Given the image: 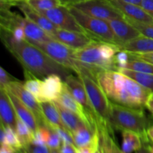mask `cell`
Instances as JSON below:
<instances>
[{
    "mask_svg": "<svg viewBox=\"0 0 153 153\" xmlns=\"http://www.w3.org/2000/svg\"><path fill=\"white\" fill-rule=\"evenodd\" d=\"M53 40H58L69 47L77 50L89 46L97 40H94L88 34L67 31L58 28L55 33L51 36Z\"/></svg>",
    "mask_w": 153,
    "mask_h": 153,
    "instance_id": "cell-11",
    "label": "cell"
},
{
    "mask_svg": "<svg viewBox=\"0 0 153 153\" xmlns=\"http://www.w3.org/2000/svg\"><path fill=\"white\" fill-rule=\"evenodd\" d=\"M40 105L43 111V116L49 128H55L56 127H61V128H66L61 120V115L53 102H40Z\"/></svg>",
    "mask_w": 153,
    "mask_h": 153,
    "instance_id": "cell-23",
    "label": "cell"
},
{
    "mask_svg": "<svg viewBox=\"0 0 153 153\" xmlns=\"http://www.w3.org/2000/svg\"><path fill=\"white\" fill-rule=\"evenodd\" d=\"M147 147H148V149H149V152L153 153V144L147 145Z\"/></svg>",
    "mask_w": 153,
    "mask_h": 153,
    "instance_id": "cell-47",
    "label": "cell"
},
{
    "mask_svg": "<svg viewBox=\"0 0 153 153\" xmlns=\"http://www.w3.org/2000/svg\"><path fill=\"white\" fill-rule=\"evenodd\" d=\"M95 153H102V150H101V149H100V146L98 148V149L96 151Z\"/></svg>",
    "mask_w": 153,
    "mask_h": 153,
    "instance_id": "cell-49",
    "label": "cell"
},
{
    "mask_svg": "<svg viewBox=\"0 0 153 153\" xmlns=\"http://www.w3.org/2000/svg\"><path fill=\"white\" fill-rule=\"evenodd\" d=\"M117 40L120 49L123 45L141 35L140 32L125 18L108 21Z\"/></svg>",
    "mask_w": 153,
    "mask_h": 153,
    "instance_id": "cell-14",
    "label": "cell"
},
{
    "mask_svg": "<svg viewBox=\"0 0 153 153\" xmlns=\"http://www.w3.org/2000/svg\"><path fill=\"white\" fill-rule=\"evenodd\" d=\"M62 79L58 75L52 74L42 80L41 92L43 101L53 102L58 100L64 85Z\"/></svg>",
    "mask_w": 153,
    "mask_h": 153,
    "instance_id": "cell-17",
    "label": "cell"
},
{
    "mask_svg": "<svg viewBox=\"0 0 153 153\" xmlns=\"http://www.w3.org/2000/svg\"><path fill=\"white\" fill-rule=\"evenodd\" d=\"M57 101L59 102L62 105L70 111L76 113L80 117L81 119L85 122V123L93 129H96V120L91 115L88 113L85 108L73 97L70 91L66 86L64 83L62 93Z\"/></svg>",
    "mask_w": 153,
    "mask_h": 153,
    "instance_id": "cell-12",
    "label": "cell"
},
{
    "mask_svg": "<svg viewBox=\"0 0 153 153\" xmlns=\"http://www.w3.org/2000/svg\"><path fill=\"white\" fill-rule=\"evenodd\" d=\"M68 7L79 25L94 40L119 46L116 37L108 21L89 16L73 6H68Z\"/></svg>",
    "mask_w": 153,
    "mask_h": 153,
    "instance_id": "cell-5",
    "label": "cell"
},
{
    "mask_svg": "<svg viewBox=\"0 0 153 153\" xmlns=\"http://www.w3.org/2000/svg\"><path fill=\"white\" fill-rule=\"evenodd\" d=\"M4 131H5V141L6 143L11 146L13 149L16 150L22 149V146L19 140L17 134L14 128L10 126H4Z\"/></svg>",
    "mask_w": 153,
    "mask_h": 153,
    "instance_id": "cell-33",
    "label": "cell"
},
{
    "mask_svg": "<svg viewBox=\"0 0 153 153\" xmlns=\"http://www.w3.org/2000/svg\"><path fill=\"white\" fill-rule=\"evenodd\" d=\"M121 51L132 53H146L153 52V39L140 35L123 45Z\"/></svg>",
    "mask_w": 153,
    "mask_h": 153,
    "instance_id": "cell-22",
    "label": "cell"
},
{
    "mask_svg": "<svg viewBox=\"0 0 153 153\" xmlns=\"http://www.w3.org/2000/svg\"><path fill=\"white\" fill-rule=\"evenodd\" d=\"M30 43L41 49L54 61L76 73L78 63L74 57L75 49L53 39L46 41H32Z\"/></svg>",
    "mask_w": 153,
    "mask_h": 153,
    "instance_id": "cell-7",
    "label": "cell"
},
{
    "mask_svg": "<svg viewBox=\"0 0 153 153\" xmlns=\"http://www.w3.org/2000/svg\"><path fill=\"white\" fill-rule=\"evenodd\" d=\"M118 1H123V2L127 3H131V4H137V5H140V3H141V0H118Z\"/></svg>",
    "mask_w": 153,
    "mask_h": 153,
    "instance_id": "cell-45",
    "label": "cell"
},
{
    "mask_svg": "<svg viewBox=\"0 0 153 153\" xmlns=\"http://www.w3.org/2000/svg\"><path fill=\"white\" fill-rule=\"evenodd\" d=\"M100 135V146L102 153H124L114 140V132L104 127H97Z\"/></svg>",
    "mask_w": 153,
    "mask_h": 153,
    "instance_id": "cell-24",
    "label": "cell"
},
{
    "mask_svg": "<svg viewBox=\"0 0 153 153\" xmlns=\"http://www.w3.org/2000/svg\"><path fill=\"white\" fill-rule=\"evenodd\" d=\"M2 1H19V0H2Z\"/></svg>",
    "mask_w": 153,
    "mask_h": 153,
    "instance_id": "cell-50",
    "label": "cell"
},
{
    "mask_svg": "<svg viewBox=\"0 0 153 153\" xmlns=\"http://www.w3.org/2000/svg\"><path fill=\"white\" fill-rule=\"evenodd\" d=\"M53 22L58 28L67 31H77L87 34L70 12L67 6L61 5L48 10L40 12Z\"/></svg>",
    "mask_w": 153,
    "mask_h": 153,
    "instance_id": "cell-10",
    "label": "cell"
},
{
    "mask_svg": "<svg viewBox=\"0 0 153 153\" xmlns=\"http://www.w3.org/2000/svg\"><path fill=\"white\" fill-rule=\"evenodd\" d=\"M100 41H95L89 46L75 51V59L97 74L101 71H118L116 61L105 58L100 49Z\"/></svg>",
    "mask_w": 153,
    "mask_h": 153,
    "instance_id": "cell-6",
    "label": "cell"
},
{
    "mask_svg": "<svg viewBox=\"0 0 153 153\" xmlns=\"http://www.w3.org/2000/svg\"><path fill=\"white\" fill-rule=\"evenodd\" d=\"M0 115L3 126L16 128L17 115L7 91L3 88H0Z\"/></svg>",
    "mask_w": 153,
    "mask_h": 153,
    "instance_id": "cell-19",
    "label": "cell"
},
{
    "mask_svg": "<svg viewBox=\"0 0 153 153\" xmlns=\"http://www.w3.org/2000/svg\"><path fill=\"white\" fill-rule=\"evenodd\" d=\"M61 145H62V140H61V137L58 135L57 131L52 128L50 137L46 143V146L50 149H60Z\"/></svg>",
    "mask_w": 153,
    "mask_h": 153,
    "instance_id": "cell-35",
    "label": "cell"
},
{
    "mask_svg": "<svg viewBox=\"0 0 153 153\" xmlns=\"http://www.w3.org/2000/svg\"><path fill=\"white\" fill-rule=\"evenodd\" d=\"M16 21L18 25L23 28L25 37L28 41L42 42L52 40L51 36L45 30L25 16L22 17L18 14Z\"/></svg>",
    "mask_w": 153,
    "mask_h": 153,
    "instance_id": "cell-18",
    "label": "cell"
},
{
    "mask_svg": "<svg viewBox=\"0 0 153 153\" xmlns=\"http://www.w3.org/2000/svg\"><path fill=\"white\" fill-rule=\"evenodd\" d=\"M149 111H151V113H152V114H153V108H151V109H149Z\"/></svg>",
    "mask_w": 153,
    "mask_h": 153,
    "instance_id": "cell-51",
    "label": "cell"
},
{
    "mask_svg": "<svg viewBox=\"0 0 153 153\" xmlns=\"http://www.w3.org/2000/svg\"><path fill=\"white\" fill-rule=\"evenodd\" d=\"M76 73L85 85L87 94L91 103L96 117V127H105L113 131L109 123L111 101L99 84L97 74L77 61Z\"/></svg>",
    "mask_w": 153,
    "mask_h": 153,
    "instance_id": "cell-3",
    "label": "cell"
},
{
    "mask_svg": "<svg viewBox=\"0 0 153 153\" xmlns=\"http://www.w3.org/2000/svg\"><path fill=\"white\" fill-rule=\"evenodd\" d=\"M7 92L14 107L17 117L29 127L34 134L38 130L39 125L33 112L18 97L9 91H7Z\"/></svg>",
    "mask_w": 153,
    "mask_h": 153,
    "instance_id": "cell-20",
    "label": "cell"
},
{
    "mask_svg": "<svg viewBox=\"0 0 153 153\" xmlns=\"http://www.w3.org/2000/svg\"><path fill=\"white\" fill-rule=\"evenodd\" d=\"M109 123L113 129L134 131L140 136L143 143H149L147 129L151 126L143 108L127 107L111 101Z\"/></svg>",
    "mask_w": 153,
    "mask_h": 153,
    "instance_id": "cell-4",
    "label": "cell"
},
{
    "mask_svg": "<svg viewBox=\"0 0 153 153\" xmlns=\"http://www.w3.org/2000/svg\"><path fill=\"white\" fill-rule=\"evenodd\" d=\"M14 80H16V79L12 77L2 67H0V88L4 89L10 82Z\"/></svg>",
    "mask_w": 153,
    "mask_h": 153,
    "instance_id": "cell-38",
    "label": "cell"
},
{
    "mask_svg": "<svg viewBox=\"0 0 153 153\" xmlns=\"http://www.w3.org/2000/svg\"><path fill=\"white\" fill-rule=\"evenodd\" d=\"M140 6L153 18V0H141Z\"/></svg>",
    "mask_w": 153,
    "mask_h": 153,
    "instance_id": "cell-40",
    "label": "cell"
},
{
    "mask_svg": "<svg viewBox=\"0 0 153 153\" xmlns=\"http://www.w3.org/2000/svg\"><path fill=\"white\" fill-rule=\"evenodd\" d=\"M109 1L118 10H120L126 17L137 22L153 24V18L140 5L123 2L118 0H109Z\"/></svg>",
    "mask_w": 153,
    "mask_h": 153,
    "instance_id": "cell-16",
    "label": "cell"
},
{
    "mask_svg": "<svg viewBox=\"0 0 153 153\" xmlns=\"http://www.w3.org/2000/svg\"><path fill=\"white\" fill-rule=\"evenodd\" d=\"M1 40L7 50L22 66L24 71L37 78L57 74L64 80L71 74V70L54 61L27 40H16L9 31L1 29Z\"/></svg>",
    "mask_w": 153,
    "mask_h": 153,
    "instance_id": "cell-1",
    "label": "cell"
},
{
    "mask_svg": "<svg viewBox=\"0 0 153 153\" xmlns=\"http://www.w3.org/2000/svg\"><path fill=\"white\" fill-rule=\"evenodd\" d=\"M147 135L149 140L152 141V143H153V126H149V128L147 129Z\"/></svg>",
    "mask_w": 153,
    "mask_h": 153,
    "instance_id": "cell-44",
    "label": "cell"
},
{
    "mask_svg": "<svg viewBox=\"0 0 153 153\" xmlns=\"http://www.w3.org/2000/svg\"><path fill=\"white\" fill-rule=\"evenodd\" d=\"M53 129H55L57 131V133L60 136L63 143H68L74 144V140H73V135L66 128H61V127H56V128H53Z\"/></svg>",
    "mask_w": 153,
    "mask_h": 153,
    "instance_id": "cell-37",
    "label": "cell"
},
{
    "mask_svg": "<svg viewBox=\"0 0 153 153\" xmlns=\"http://www.w3.org/2000/svg\"><path fill=\"white\" fill-rule=\"evenodd\" d=\"M97 134V128L93 129L88 126H83L78 128L73 134L74 145L78 149L87 146L94 140Z\"/></svg>",
    "mask_w": 153,
    "mask_h": 153,
    "instance_id": "cell-26",
    "label": "cell"
},
{
    "mask_svg": "<svg viewBox=\"0 0 153 153\" xmlns=\"http://www.w3.org/2000/svg\"><path fill=\"white\" fill-rule=\"evenodd\" d=\"M26 2L38 12L50 10L61 5L59 0H25Z\"/></svg>",
    "mask_w": 153,
    "mask_h": 153,
    "instance_id": "cell-31",
    "label": "cell"
},
{
    "mask_svg": "<svg viewBox=\"0 0 153 153\" xmlns=\"http://www.w3.org/2000/svg\"><path fill=\"white\" fill-rule=\"evenodd\" d=\"M64 83L69 91H70L72 95L73 96V97L85 108L88 113L96 120V123H97V117H96L94 108L91 105V103L88 98V94H87V91L85 90V85L82 80L79 77H76L73 74H70L64 80Z\"/></svg>",
    "mask_w": 153,
    "mask_h": 153,
    "instance_id": "cell-13",
    "label": "cell"
},
{
    "mask_svg": "<svg viewBox=\"0 0 153 153\" xmlns=\"http://www.w3.org/2000/svg\"><path fill=\"white\" fill-rule=\"evenodd\" d=\"M125 19L129 23H131L141 34V35L153 39V24L137 22V21H134L131 19H128V18L126 17V16Z\"/></svg>",
    "mask_w": 153,
    "mask_h": 153,
    "instance_id": "cell-32",
    "label": "cell"
},
{
    "mask_svg": "<svg viewBox=\"0 0 153 153\" xmlns=\"http://www.w3.org/2000/svg\"><path fill=\"white\" fill-rule=\"evenodd\" d=\"M59 1L62 5H65L68 7V6L74 5V4L80 3L82 1H86V0H59Z\"/></svg>",
    "mask_w": 153,
    "mask_h": 153,
    "instance_id": "cell-43",
    "label": "cell"
},
{
    "mask_svg": "<svg viewBox=\"0 0 153 153\" xmlns=\"http://www.w3.org/2000/svg\"><path fill=\"white\" fill-rule=\"evenodd\" d=\"M4 89L18 97L33 112L37 119L39 126H47L46 120L43 116L40 103L25 88L24 83L16 79V80L12 81L11 82H10Z\"/></svg>",
    "mask_w": 153,
    "mask_h": 153,
    "instance_id": "cell-9",
    "label": "cell"
},
{
    "mask_svg": "<svg viewBox=\"0 0 153 153\" xmlns=\"http://www.w3.org/2000/svg\"><path fill=\"white\" fill-rule=\"evenodd\" d=\"M99 147H100V135L97 131V134H96L94 140L90 144L79 148L77 153H95Z\"/></svg>",
    "mask_w": 153,
    "mask_h": 153,
    "instance_id": "cell-34",
    "label": "cell"
},
{
    "mask_svg": "<svg viewBox=\"0 0 153 153\" xmlns=\"http://www.w3.org/2000/svg\"><path fill=\"white\" fill-rule=\"evenodd\" d=\"M16 149L7 143H1L0 153H16Z\"/></svg>",
    "mask_w": 153,
    "mask_h": 153,
    "instance_id": "cell-42",
    "label": "cell"
},
{
    "mask_svg": "<svg viewBox=\"0 0 153 153\" xmlns=\"http://www.w3.org/2000/svg\"><path fill=\"white\" fill-rule=\"evenodd\" d=\"M16 6L23 13L25 16L46 31L50 36H52L58 29V27L51 22L46 16L42 14L37 10L31 7L25 0H19L16 3Z\"/></svg>",
    "mask_w": 153,
    "mask_h": 153,
    "instance_id": "cell-15",
    "label": "cell"
},
{
    "mask_svg": "<svg viewBox=\"0 0 153 153\" xmlns=\"http://www.w3.org/2000/svg\"><path fill=\"white\" fill-rule=\"evenodd\" d=\"M72 6L89 16L103 20L125 18L123 13L115 7L109 0H86Z\"/></svg>",
    "mask_w": 153,
    "mask_h": 153,
    "instance_id": "cell-8",
    "label": "cell"
},
{
    "mask_svg": "<svg viewBox=\"0 0 153 153\" xmlns=\"http://www.w3.org/2000/svg\"><path fill=\"white\" fill-rule=\"evenodd\" d=\"M135 153H150V152H149V149H148L147 145H144V146H142L139 150L136 151Z\"/></svg>",
    "mask_w": 153,
    "mask_h": 153,
    "instance_id": "cell-46",
    "label": "cell"
},
{
    "mask_svg": "<svg viewBox=\"0 0 153 153\" xmlns=\"http://www.w3.org/2000/svg\"><path fill=\"white\" fill-rule=\"evenodd\" d=\"M25 76V82H24L25 88L37 99L39 102H43V99L42 97L41 88L42 80L39 78L36 77L29 72L24 71Z\"/></svg>",
    "mask_w": 153,
    "mask_h": 153,
    "instance_id": "cell-28",
    "label": "cell"
},
{
    "mask_svg": "<svg viewBox=\"0 0 153 153\" xmlns=\"http://www.w3.org/2000/svg\"><path fill=\"white\" fill-rule=\"evenodd\" d=\"M118 71L128 76L131 79L137 82L139 85L153 93V74L133 71V70L124 68L119 69Z\"/></svg>",
    "mask_w": 153,
    "mask_h": 153,
    "instance_id": "cell-27",
    "label": "cell"
},
{
    "mask_svg": "<svg viewBox=\"0 0 153 153\" xmlns=\"http://www.w3.org/2000/svg\"><path fill=\"white\" fill-rule=\"evenodd\" d=\"M53 102L55 103V106L61 115V120H62L66 128L67 131L71 133L72 135L79 128L83 126H87L79 115L70 111V109L64 107L59 102L55 100V101H53Z\"/></svg>",
    "mask_w": 153,
    "mask_h": 153,
    "instance_id": "cell-21",
    "label": "cell"
},
{
    "mask_svg": "<svg viewBox=\"0 0 153 153\" xmlns=\"http://www.w3.org/2000/svg\"><path fill=\"white\" fill-rule=\"evenodd\" d=\"M23 149L27 153H51L50 148L46 145H36L33 143L26 145Z\"/></svg>",
    "mask_w": 153,
    "mask_h": 153,
    "instance_id": "cell-36",
    "label": "cell"
},
{
    "mask_svg": "<svg viewBox=\"0 0 153 153\" xmlns=\"http://www.w3.org/2000/svg\"><path fill=\"white\" fill-rule=\"evenodd\" d=\"M16 153H27V152L23 149V148H22V149H19V150H16Z\"/></svg>",
    "mask_w": 153,
    "mask_h": 153,
    "instance_id": "cell-48",
    "label": "cell"
},
{
    "mask_svg": "<svg viewBox=\"0 0 153 153\" xmlns=\"http://www.w3.org/2000/svg\"><path fill=\"white\" fill-rule=\"evenodd\" d=\"M15 131H16V134L19 137V140L22 144V148L26 145L32 143L33 139H34V132L18 117Z\"/></svg>",
    "mask_w": 153,
    "mask_h": 153,
    "instance_id": "cell-29",
    "label": "cell"
},
{
    "mask_svg": "<svg viewBox=\"0 0 153 153\" xmlns=\"http://www.w3.org/2000/svg\"><path fill=\"white\" fill-rule=\"evenodd\" d=\"M97 79L109 100L121 105L143 108L152 94L119 71L99 72Z\"/></svg>",
    "mask_w": 153,
    "mask_h": 153,
    "instance_id": "cell-2",
    "label": "cell"
},
{
    "mask_svg": "<svg viewBox=\"0 0 153 153\" xmlns=\"http://www.w3.org/2000/svg\"><path fill=\"white\" fill-rule=\"evenodd\" d=\"M61 153H77L78 148L74 144L68 143H63L60 148Z\"/></svg>",
    "mask_w": 153,
    "mask_h": 153,
    "instance_id": "cell-41",
    "label": "cell"
},
{
    "mask_svg": "<svg viewBox=\"0 0 153 153\" xmlns=\"http://www.w3.org/2000/svg\"><path fill=\"white\" fill-rule=\"evenodd\" d=\"M122 150L124 153H133L143 146L141 137L136 132L131 131H122Z\"/></svg>",
    "mask_w": 153,
    "mask_h": 153,
    "instance_id": "cell-25",
    "label": "cell"
},
{
    "mask_svg": "<svg viewBox=\"0 0 153 153\" xmlns=\"http://www.w3.org/2000/svg\"><path fill=\"white\" fill-rule=\"evenodd\" d=\"M123 68L128 69L133 71L140 72V73L153 74V64L137 58H130L129 61Z\"/></svg>",
    "mask_w": 153,
    "mask_h": 153,
    "instance_id": "cell-30",
    "label": "cell"
},
{
    "mask_svg": "<svg viewBox=\"0 0 153 153\" xmlns=\"http://www.w3.org/2000/svg\"><path fill=\"white\" fill-rule=\"evenodd\" d=\"M128 53L130 58H137L153 64V52H146V53H132V52H128Z\"/></svg>",
    "mask_w": 153,
    "mask_h": 153,
    "instance_id": "cell-39",
    "label": "cell"
}]
</instances>
